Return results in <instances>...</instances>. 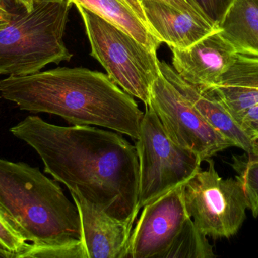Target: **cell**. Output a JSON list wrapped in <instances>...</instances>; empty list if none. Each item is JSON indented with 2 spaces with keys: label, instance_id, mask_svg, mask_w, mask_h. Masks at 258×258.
Returning <instances> with one entry per match:
<instances>
[{
  "label": "cell",
  "instance_id": "1",
  "mask_svg": "<svg viewBox=\"0 0 258 258\" xmlns=\"http://www.w3.org/2000/svg\"><path fill=\"white\" fill-rule=\"evenodd\" d=\"M42 159L45 171L112 218L134 224L139 211L135 145L117 132L54 125L30 115L10 129Z\"/></svg>",
  "mask_w": 258,
  "mask_h": 258
},
{
  "label": "cell",
  "instance_id": "2",
  "mask_svg": "<svg viewBox=\"0 0 258 258\" xmlns=\"http://www.w3.org/2000/svg\"><path fill=\"white\" fill-rule=\"evenodd\" d=\"M0 95L21 110L48 113L72 125L105 127L133 139L144 112L107 74L84 68H57L0 80Z\"/></svg>",
  "mask_w": 258,
  "mask_h": 258
},
{
  "label": "cell",
  "instance_id": "3",
  "mask_svg": "<svg viewBox=\"0 0 258 258\" xmlns=\"http://www.w3.org/2000/svg\"><path fill=\"white\" fill-rule=\"evenodd\" d=\"M0 206L21 236L35 246L81 241V221L55 180L23 162L0 159Z\"/></svg>",
  "mask_w": 258,
  "mask_h": 258
},
{
  "label": "cell",
  "instance_id": "4",
  "mask_svg": "<svg viewBox=\"0 0 258 258\" xmlns=\"http://www.w3.org/2000/svg\"><path fill=\"white\" fill-rule=\"evenodd\" d=\"M72 4L71 0H35L31 10L13 13L0 30V75H27L71 60L63 35Z\"/></svg>",
  "mask_w": 258,
  "mask_h": 258
},
{
  "label": "cell",
  "instance_id": "5",
  "mask_svg": "<svg viewBox=\"0 0 258 258\" xmlns=\"http://www.w3.org/2000/svg\"><path fill=\"white\" fill-rule=\"evenodd\" d=\"M75 6L84 21L91 56L116 85L148 106L152 86L161 74L156 51L89 9Z\"/></svg>",
  "mask_w": 258,
  "mask_h": 258
},
{
  "label": "cell",
  "instance_id": "6",
  "mask_svg": "<svg viewBox=\"0 0 258 258\" xmlns=\"http://www.w3.org/2000/svg\"><path fill=\"white\" fill-rule=\"evenodd\" d=\"M136 141L139 162V212L171 189L187 183L201 170V158L170 139L150 106H146Z\"/></svg>",
  "mask_w": 258,
  "mask_h": 258
},
{
  "label": "cell",
  "instance_id": "7",
  "mask_svg": "<svg viewBox=\"0 0 258 258\" xmlns=\"http://www.w3.org/2000/svg\"><path fill=\"white\" fill-rule=\"evenodd\" d=\"M184 185L186 210L197 228L207 237L230 239L237 234L249 209L240 180L219 175L213 159Z\"/></svg>",
  "mask_w": 258,
  "mask_h": 258
},
{
  "label": "cell",
  "instance_id": "8",
  "mask_svg": "<svg viewBox=\"0 0 258 258\" xmlns=\"http://www.w3.org/2000/svg\"><path fill=\"white\" fill-rule=\"evenodd\" d=\"M148 106L159 117L170 139L198 154L203 162L234 146L206 121L162 73L152 86Z\"/></svg>",
  "mask_w": 258,
  "mask_h": 258
},
{
  "label": "cell",
  "instance_id": "9",
  "mask_svg": "<svg viewBox=\"0 0 258 258\" xmlns=\"http://www.w3.org/2000/svg\"><path fill=\"white\" fill-rule=\"evenodd\" d=\"M180 185L143 208L129 239L128 258H162L189 217Z\"/></svg>",
  "mask_w": 258,
  "mask_h": 258
},
{
  "label": "cell",
  "instance_id": "10",
  "mask_svg": "<svg viewBox=\"0 0 258 258\" xmlns=\"http://www.w3.org/2000/svg\"><path fill=\"white\" fill-rule=\"evenodd\" d=\"M171 49L174 71L203 91L218 84L236 53L219 29L187 48Z\"/></svg>",
  "mask_w": 258,
  "mask_h": 258
},
{
  "label": "cell",
  "instance_id": "11",
  "mask_svg": "<svg viewBox=\"0 0 258 258\" xmlns=\"http://www.w3.org/2000/svg\"><path fill=\"white\" fill-rule=\"evenodd\" d=\"M81 221L86 258H128L134 224L112 218L75 193H71Z\"/></svg>",
  "mask_w": 258,
  "mask_h": 258
},
{
  "label": "cell",
  "instance_id": "12",
  "mask_svg": "<svg viewBox=\"0 0 258 258\" xmlns=\"http://www.w3.org/2000/svg\"><path fill=\"white\" fill-rule=\"evenodd\" d=\"M162 75L198 111L211 126L234 146L249 154H258V142L253 140L236 122L224 105L212 93L183 80L165 62H159Z\"/></svg>",
  "mask_w": 258,
  "mask_h": 258
},
{
  "label": "cell",
  "instance_id": "13",
  "mask_svg": "<svg viewBox=\"0 0 258 258\" xmlns=\"http://www.w3.org/2000/svg\"><path fill=\"white\" fill-rule=\"evenodd\" d=\"M149 28L171 48H185L218 30L208 21L180 12L162 0H140Z\"/></svg>",
  "mask_w": 258,
  "mask_h": 258
},
{
  "label": "cell",
  "instance_id": "14",
  "mask_svg": "<svg viewBox=\"0 0 258 258\" xmlns=\"http://www.w3.org/2000/svg\"><path fill=\"white\" fill-rule=\"evenodd\" d=\"M207 91L236 121L244 112L258 104V55L236 51L218 84Z\"/></svg>",
  "mask_w": 258,
  "mask_h": 258
},
{
  "label": "cell",
  "instance_id": "15",
  "mask_svg": "<svg viewBox=\"0 0 258 258\" xmlns=\"http://www.w3.org/2000/svg\"><path fill=\"white\" fill-rule=\"evenodd\" d=\"M218 28L236 51L258 55V0H234Z\"/></svg>",
  "mask_w": 258,
  "mask_h": 258
},
{
  "label": "cell",
  "instance_id": "16",
  "mask_svg": "<svg viewBox=\"0 0 258 258\" xmlns=\"http://www.w3.org/2000/svg\"><path fill=\"white\" fill-rule=\"evenodd\" d=\"M104 18L133 36L152 51H157L161 42L141 18L121 0H71Z\"/></svg>",
  "mask_w": 258,
  "mask_h": 258
},
{
  "label": "cell",
  "instance_id": "17",
  "mask_svg": "<svg viewBox=\"0 0 258 258\" xmlns=\"http://www.w3.org/2000/svg\"><path fill=\"white\" fill-rule=\"evenodd\" d=\"M213 257H216L213 247L209 243L207 236L197 228L191 218L186 221L162 256V258Z\"/></svg>",
  "mask_w": 258,
  "mask_h": 258
},
{
  "label": "cell",
  "instance_id": "18",
  "mask_svg": "<svg viewBox=\"0 0 258 258\" xmlns=\"http://www.w3.org/2000/svg\"><path fill=\"white\" fill-rule=\"evenodd\" d=\"M233 170L237 173L236 178L243 186L249 209L254 218L258 217V161L253 160L245 153L243 156H233Z\"/></svg>",
  "mask_w": 258,
  "mask_h": 258
},
{
  "label": "cell",
  "instance_id": "19",
  "mask_svg": "<svg viewBox=\"0 0 258 258\" xmlns=\"http://www.w3.org/2000/svg\"><path fill=\"white\" fill-rule=\"evenodd\" d=\"M29 245L0 206V257L21 258Z\"/></svg>",
  "mask_w": 258,
  "mask_h": 258
},
{
  "label": "cell",
  "instance_id": "20",
  "mask_svg": "<svg viewBox=\"0 0 258 258\" xmlns=\"http://www.w3.org/2000/svg\"><path fill=\"white\" fill-rule=\"evenodd\" d=\"M86 258L81 241L71 245L35 246L30 243L21 258Z\"/></svg>",
  "mask_w": 258,
  "mask_h": 258
},
{
  "label": "cell",
  "instance_id": "21",
  "mask_svg": "<svg viewBox=\"0 0 258 258\" xmlns=\"http://www.w3.org/2000/svg\"><path fill=\"white\" fill-rule=\"evenodd\" d=\"M208 18L219 27L223 18L234 0H195ZM219 29V28H218Z\"/></svg>",
  "mask_w": 258,
  "mask_h": 258
},
{
  "label": "cell",
  "instance_id": "22",
  "mask_svg": "<svg viewBox=\"0 0 258 258\" xmlns=\"http://www.w3.org/2000/svg\"><path fill=\"white\" fill-rule=\"evenodd\" d=\"M236 121L250 138L258 142V104L244 112Z\"/></svg>",
  "mask_w": 258,
  "mask_h": 258
},
{
  "label": "cell",
  "instance_id": "23",
  "mask_svg": "<svg viewBox=\"0 0 258 258\" xmlns=\"http://www.w3.org/2000/svg\"><path fill=\"white\" fill-rule=\"evenodd\" d=\"M162 1L165 2L170 6L178 9L180 12L189 14V15L194 16V18H198V19L202 20V21H208V22L213 24L203 13V11L196 3L195 0H162Z\"/></svg>",
  "mask_w": 258,
  "mask_h": 258
},
{
  "label": "cell",
  "instance_id": "24",
  "mask_svg": "<svg viewBox=\"0 0 258 258\" xmlns=\"http://www.w3.org/2000/svg\"><path fill=\"white\" fill-rule=\"evenodd\" d=\"M121 1L127 5L129 8H131L136 13V15L141 18V21L148 27L147 18H146L145 14H144V9H143L142 5H141L140 0H121Z\"/></svg>",
  "mask_w": 258,
  "mask_h": 258
},
{
  "label": "cell",
  "instance_id": "25",
  "mask_svg": "<svg viewBox=\"0 0 258 258\" xmlns=\"http://www.w3.org/2000/svg\"><path fill=\"white\" fill-rule=\"evenodd\" d=\"M12 15L13 13L9 12L3 0H0V30L9 24Z\"/></svg>",
  "mask_w": 258,
  "mask_h": 258
},
{
  "label": "cell",
  "instance_id": "26",
  "mask_svg": "<svg viewBox=\"0 0 258 258\" xmlns=\"http://www.w3.org/2000/svg\"><path fill=\"white\" fill-rule=\"evenodd\" d=\"M16 3L17 4L21 5L22 9H25L26 10L30 11L33 9V3L30 0H12Z\"/></svg>",
  "mask_w": 258,
  "mask_h": 258
},
{
  "label": "cell",
  "instance_id": "27",
  "mask_svg": "<svg viewBox=\"0 0 258 258\" xmlns=\"http://www.w3.org/2000/svg\"><path fill=\"white\" fill-rule=\"evenodd\" d=\"M248 157L250 159H253V160L258 161V154H248Z\"/></svg>",
  "mask_w": 258,
  "mask_h": 258
},
{
  "label": "cell",
  "instance_id": "28",
  "mask_svg": "<svg viewBox=\"0 0 258 258\" xmlns=\"http://www.w3.org/2000/svg\"><path fill=\"white\" fill-rule=\"evenodd\" d=\"M30 1H31V2H32V3H34L35 0H30Z\"/></svg>",
  "mask_w": 258,
  "mask_h": 258
}]
</instances>
